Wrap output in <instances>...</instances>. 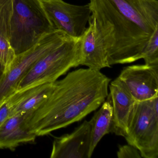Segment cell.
Here are the masks:
<instances>
[{"label": "cell", "instance_id": "19", "mask_svg": "<svg viewBox=\"0 0 158 158\" xmlns=\"http://www.w3.org/2000/svg\"><path fill=\"white\" fill-rule=\"evenodd\" d=\"M7 71V68L2 64L0 63V80L2 78L4 74Z\"/></svg>", "mask_w": 158, "mask_h": 158}, {"label": "cell", "instance_id": "1", "mask_svg": "<svg viewBox=\"0 0 158 158\" xmlns=\"http://www.w3.org/2000/svg\"><path fill=\"white\" fill-rule=\"evenodd\" d=\"M89 4L110 66L142 59L158 28V1L90 0Z\"/></svg>", "mask_w": 158, "mask_h": 158}, {"label": "cell", "instance_id": "17", "mask_svg": "<svg viewBox=\"0 0 158 158\" xmlns=\"http://www.w3.org/2000/svg\"><path fill=\"white\" fill-rule=\"evenodd\" d=\"M13 110L12 102L8 97L0 104V127L10 117Z\"/></svg>", "mask_w": 158, "mask_h": 158}, {"label": "cell", "instance_id": "10", "mask_svg": "<svg viewBox=\"0 0 158 158\" xmlns=\"http://www.w3.org/2000/svg\"><path fill=\"white\" fill-rule=\"evenodd\" d=\"M88 23L89 26L79 39L80 65H85L96 71L110 68L111 66L108 63L103 40L91 16Z\"/></svg>", "mask_w": 158, "mask_h": 158}, {"label": "cell", "instance_id": "8", "mask_svg": "<svg viewBox=\"0 0 158 158\" xmlns=\"http://www.w3.org/2000/svg\"><path fill=\"white\" fill-rule=\"evenodd\" d=\"M118 77L136 102L158 96V65L137 64L124 67Z\"/></svg>", "mask_w": 158, "mask_h": 158}, {"label": "cell", "instance_id": "6", "mask_svg": "<svg viewBox=\"0 0 158 158\" xmlns=\"http://www.w3.org/2000/svg\"><path fill=\"white\" fill-rule=\"evenodd\" d=\"M69 36L55 30L44 36L28 50L16 55L0 80V104L17 90L21 80L40 58L60 45Z\"/></svg>", "mask_w": 158, "mask_h": 158}, {"label": "cell", "instance_id": "4", "mask_svg": "<svg viewBox=\"0 0 158 158\" xmlns=\"http://www.w3.org/2000/svg\"><path fill=\"white\" fill-rule=\"evenodd\" d=\"M80 62L79 39L69 36L34 64L19 83L16 91L55 82L71 68L79 66Z\"/></svg>", "mask_w": 158, "mask_h": 158}, {"label": "cell", "instance_id": "12", "mask_svg": "<svg viewBox=\"0 0 158 158\" xmlns=\"http://www.w3.org/2000/svg\"><path fill=\"white\" fill-rule=\"evenodd\" d=\"M30 114H14L0 127V148L14 150L21 144L35 141L36 135L29 130L27 124Z\"/></svg>", "mask_w": 158, "mask_h": 158}, {"label": "cell", "instance_id": "2", "mask_svg": "<svg viewBox=\"0 0 158 158\" xmlns=\"http://www.w3.org/2000/svg\"><path fill=\"white\" fill-rule=\"evenodd\" d=\"M110 78L100 71L77 69L54 83L49 97L27 121L37 136L81 121L106 100Z\"/></svg>", "mask_w": 158, "mask_h": 158}, {"label": "cell", "instance_id": "13", "mask_svg": "<svg viewBox=\"0 0 158 158\" xmlns=\"http://www.w3.org/2000/svg\"><path fill=\"white\" fill-rule=\"evenodd\" d=\"M54 83H44L15 91L9 97L13 104L11 115L18 113L32 114L49 97Z\"/></svg>", "mask_w": 158, "mask_h": 158}, {"label": "cell", "instance_id": "15", "mask_svg": "<svg viewBox=\"0 0 158 158\" xmlns=\"http://www.w3.org/2000/svg\"><path fill=\"white\" fill-rule=\"evenodd\" d=\"M145 64L158 65V28L154 31L148 42L144 52L143 58Z\"/></svg>", "mask_w": 158, "mask_h": 158}, {"label": "cell", "instance_id": "7", "mask_svg": "<svg viewBox=\"0 0 158 158\" xmlns=\"http://www.w3.org/2000/svg\"><path fill=\"white\" fill-rule=\"evenodd\" d=\"M54 29L78 39L86 29L91 15L89 4L76 5L63 0H40Z\"/></svg>", "mask_w": 158, "mask_h": 158}, {"label": "cell", "instance_id": "16", "mask_svg": "<svg viewBox=\"0 0 158 158\" xmlns=\"http://www.w3.org/2000/svg\"><path fill=\"white\" fill-rule=\"evenodd\" d=\"M117 156L119 158H142L138 150L132 145H123L119 146L117 152Z\"/></svg>", "mask_w": 158, "mask_h": 158}, {"label": "cell", "instance_id": "14", "mask_svg": "<svg viewBox=\"0 0 158 158\" xmlns=\"http://www.w3.org/2000/svg\"><path fill=\"white\" fill-rule=\"evenodd\" d=\"M89 122L90 126V142L89 157L92 156L94 150L104 135L110 133L112 124L113 108L111 100L108 95Z\"/></svg>", "mask_w": 158, "mask_h": 158}, {"label": "cell", "instance_id": "3", "mask_svg": "<svg viewBox=\"0 0 158 158\" xmlns=\"http://www.w3.org/2000/svg\"><path fill=\"white\" fill-rule=\"evenodd\" d=\"M55 30L40 0H12L10 42L15 55L28 50Z\"/></svg>", "mask_w": 158, "mask_h": 158}, {"label": "cell", "instance_id": "11", "mask_svg": "<svg viewBox=\"0 0 158 158\" xmlns=\"http://www.w3.org/2000/svg\"><path fill=\"white\" fill-rule=\"evenodd\" d=\"M90 126L85 120L70 134L56 138L52 144L51 158H90Z\"/></svg>", "mask_w": 158, "mask_h": 158}, {"label": "cell", "instance_id": "5", "mask_svg": "<svg viewBox=\"0 0 158 158\" xmlns=\"http://www.w3.org/2000/svg\"><path fill=\"white\" fill-rule=\"evenodd\" d=\"M127 144L136 148L142 158H158V96L136 102L127 135Z\"/></svg>", "mask_w": 158, "mask_h": 158}, {"label": "cell", "instance_id": "9", "mask_svg": "<svg viewBox=\"0 0 158 158\" xmlns=\"http://www.w3.org/2000/svg\"><path fill=\"white\" fill-rule=\"evenodd\" d=\"M109 86L113 108L110 133L124 137L129 130L136 101L119 77L112 81Z\"/></svg>", "mask_w": 158, "mask_h": 158}, {"label": "cell", "instance_id": "18", "mask_svg": "<svg viewBox=\"0 0 158 158\" xmlns=\"http://www.w3.org/2000/svg\"><path fill=\"white\" fill-rule=\"evenodd\" d=\"M12 6V0H0V17L7 9Z\"/></svg>", "mask_w": 158, "mask_h": 158}]
</instances>
